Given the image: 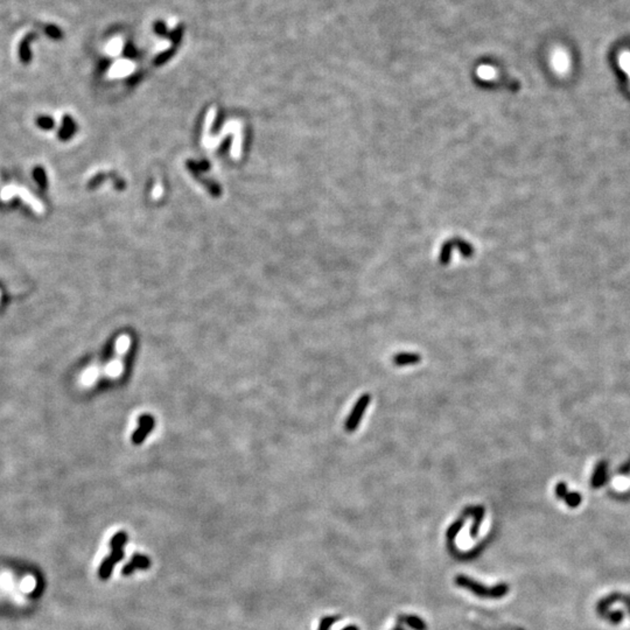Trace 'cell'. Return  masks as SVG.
<instances>
[{"instance_id":"1","label":"cell","mask_w":630,"mask_h":630,"mask_svg":"<svg viewBox=\"0 0 630 630\" xmlns=\"http://www.w3.org/2000/svg\"><path fill=\"white\" fill-rule=\"evenodd\" d=\"M126 541H127V536L125 532H118L113 536V538L111 539V549H112L111 555H110L108 558H105L100 567V576L102 579H108L109 576L111 575V572L113 570L115 564L123 559V557H124L123 545L126 543Z\"/></svg>"},{"instance_id":"2","label":"cell","mask_w":630,"mask_h":630,"mask_svg":"<svg viewBox=\"0 0 630 630\" xmlns=\"http://www.w3.org/2000/svg\"><path fill=\"white\" fill-rule=\"evenodd\" d=\"M457 582H458V585L465 587L467 588V590H470L475 594L480 595V597H484V598H501V597H503V595H506L508 592L507 585H500L494 588H487L484 586L479 585V583L473 581V580L468 579L467 576H462V575L458 576Z\"/></svg>"},{"instance_id":"3","label":"cell","mask_w":630,"mask_h":630,"mask_svg":"<svg viewBox=\"0 0 630 630\" xmlns=\"http://www.w3.org/2000/svg\"><path fill=\"white\" fill-rule=\"evenodd\" d=\"M370 401H371V396L369 393H364L363 396H361L358 398V400L356 401L354 408H352L351 410L350 415H349L347 420H345V425H344L345 431L349 432V433H351V432H354L356 428L358 427L361 420H362L363 418L364 412H366L367 408L369 406Z\"/></svg>"},{"instance_id":"4","label":"cell","mask_w":630,"mask_h":630,"mask_svg":"<svg viewBox=\"0 0 630 630\" xmlns=\"http://www.w3.org/2000/svg\"><path fill=\"white\" fill-rule=\"evenodd\" d=\"M0 590L9 594L11 599L18 605H26L27 603L24 594L15 587L14 575L11 571L0 572Z\"/></svg>"},{"instance_id":"5","label":"cell","mask_w":630,"mask_h":630,"mask_svg":"<svg viewBox=\"0 0 630 630\" xmlns=\"http://www.w3.org/2000/svg\"><path fill=\"white\" fill-rule=\"evenodd\" d=\"M154 424L155 420L151 415H143L140 417L139 426L132 435V441H133L134 445H140L146 439L147 434L154 428Z\"/></svg>"},{"instance_id":"6","label":"cell","mask_w":630,"mask_h":630,"mask_svg":"<svg viewBox=\"0 0 630 630\" xmlns=\"http://www.w3.org/2000/svg\"><path fill=\"white\" fill-rule=\"evenodd\" d=\"M151 565L149 558L143 555H134L132 560L123 568V575H131L137 570H146Z\"/></svg>"},{"instance_id":"7","label":"cell","mask_w":630,"mask_h":630,"mask_svg":"<svg viewBox=\"0 0 630 630\" xmlns=\"http://www.w3.org/2000/svg\"><path fill=\"white\" fill-rule=\"evenodd\" d=\"M421 361V356L417 352H399V354L393 355L392 363L397 367H406L412 366V364H418Z\"/></svg>"},{"instance_id":"8","label":"cell","mask_w":630,"mask_h":630,"mask_svg":"<svg viewBox=\"0 0 630 630\" xmlns=\"http://www.w3.org/2000/svg\"><path fill=\"white\" fill-rule=\"evenodd\" d=\"M552 62H553V67H555L557 73H559V74L566 73L568 69V58H567L566 53L563 51H557L555 54H553Z\"/></svg>"},{"instance_id":"9","label":"cell","mask_w":630,"mask_h":630,"mask_svg":"<svg viewBox=\"0 0 630 630\" xmlns=\"http://www.w3.org/2000/svg\"><path fill=\"white\" fill-rule=\"evenodd\" d=\"M36 588V579L35 576H33L32 574H27L25 575L24 578L20 580L18 585V590L21 592L22 594H29Z\"/></svg>"},{"instance_id":"10","label":"cell","mask_w":630,"mask_h":630,"mask_svg":"<svg viewBox=\"0 0 630 630\" xmlns=\"http://www.w3.org/2000/svg\"><path fill=\"white\" fill-rule=\"evenodd\" d=\"M74 131H75V125L73 123V120H71L70 117L66 116L63 118V127L61 128L60 133H59L60 138L62 139V140H66L68 138H70Z\"/></svg>"},{"instance_id":"11","label":"cell","mask_w":630,"mask_h":630,"mask_svg":"<svg viewBox=\"0 0 630 630\" xmlns=\"http://www.w3.org/2000/svg\"><path fill=\"white\" fill-rule=\"evenodd\" d=\"M33 177L41 188L42 189L47 188V175H46V172L42 167L36 166L35 168L33 169Z\"/></svg>"},{"instance_id":"12","label":"cell","mask_w":630,"mask_h":630,"mask_svg":"<svg viewBox=\"0 0 630 630\" xmlns=\"http://www.w3.org/2000/svg\"><path fill=\"white\" fill-rule=\"evenodd\" d=\"M613 487L617 491H625L630 488V477L625 476H616L613 480Z\"/></svg>"},{"instance_id":"13","label":"cell","mask_w":630,"mask_h":630,"mask_svg":"<svg viewBox=\"0 0 630 630\" xmlns=\"http://www.w3.org/2000/svg\"><path fill=\"white\" fill-rule=\"evenodd\" d=\"M36 125L42 130H52L54 128L55 121L49 116H39L36 118Z\"/></svg>"},{"instance_id":"14","label":"cell","mask_w":630,"mask_h":630,"mask_svg":"<svg viewBox=\"0 0 630 630\" xmlns=\"http://www.w3.org/2000/svg\"><path fill=\"white\" fill-rule=\"evenodd\" d=\"M618 62H620V66L622 67L624 73H627L628 76L630 77V53L628 52H623L618 58Z\"/></svg>"},{"instance_id":"15","label":"cell","mask_w":630,"mask_h":630,"mask_svg":"<svg viewBox=\"0 0 630 630\" xmlns=\"http://www.w3.org/2000/svg\"><path fill=\"white\" fill-rule=\"evenodd\" d=\"M406 620H408V622H409L410 624L412 625V627H415V628L419 629V630H423V629H424V624H423V622H421L420 620H418V618H416V617H408V618H406Z\"/></svg>"},{"instance_id":"16","label":"cell","mask_w":630,"mask_h":630,"mask_svg":"<svg viewBox=\"0 0 630 630\" xmlns=\"http://www.w3.org/2000/svg\"><path fill=\"white\" fill-rule=\"evenodd\" d=\"M332 622H333V621L330 620V618H326V620L322 621L321 627H320V630H327V629H328V627L330 625V623H332Z\"/></svg>"},{"instance_id":"17","label":"cell","mask_w":630,"mask_h":630,"mask_svg":"<svg viewBox=\"0 0 630 630\" xmlns=\"http://www.w3.org/2000/svg\"><path fill=\"white\" fill-rule=\"evenodd\" d=\"M344 630H357V628H355V627H349V628L344 629Z\"/></svg>"}]
</instances>
